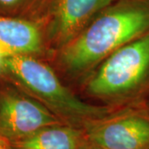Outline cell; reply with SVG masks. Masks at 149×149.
<instances>
[{
  "instance_id": "obj_11",
  "label": "cell",
  "mask_w": 149,
  "mask_h": 149,
  "mask_svg": "<svg viewBox=\"0 0 149 149\" xmlns=\"http://www.w3.org/2000/svg\"><path fill=\"white\" fill-rule=\"evenodd\" d=\"M89 149H107V148H102L100 146H98V145H95V144L91 143V146H90V148Z\"/></svg>"
},
{
  "instance_id": "obj_6",
  "label": "cell",
  "mask_w": 149,
  "mask_h": 149,
  "mask_svg": "<svg viewBox=\"0 0 149 149\" xmlns=\"http://www.w3.org/2000/svg\"><path fill=\"white\" fill-rule=\"evenodd\" d=\"M113 1L53 0L43 27L51 56L76 37Z\"/></svg>"
},
{
  "instance_id": "obj_13",
  "label": "cell",
  "mask_w": 149,
  "mask_h": 149,
  "mask_svg": "<svg viewBox=\"0 0 149 149\" xmlns=\"http://www.w3.org/2000/svg\"><path fill=\"white\" fill-rule=\"evenodd\" d=\"M146 105H147V106H148V109H149V100H148V102H147Z\"/></svg>"
},
{
  "instance_id": "obj_14",
  "label": "cell",
  "mask_w": 149,
  "mask_h": 149,
  "mask_svg": "<svg viewBox=\"0 0 149 149\" xmlns=\"http://www.w3.org/2000/svg\"><path fill=\"white\" fill-rule=\"evenodd\" d=\"M147 149H149V148H147Z\"/></svg>"
},
{
  "instance_id": "obj_8",
  "label": "cell",
  "mask_w": 149,
  "mask_h": 149,
  "mask_svg": "<svg viewBox=\"0 0 149 149\" xmlns=\"http://www.w3.org/2000/svg\"><path fill=\"white\" fill-rule=\"evenodd\" d=\"M91 143L84 128L65 123L46 127L10 142L12 149H89Z\"/></svg>"
},
{
  "instance_id": "obj_2",
  "label": "cell",
  "mask_w": 149,
  "mask_h": 149,
  "mask_svg": "<svg viewBox=\"0 0 149 149\" xmlns=\"http://www.w3.org/2000/svg\"><path fill=\"white\" fill-rule=\"evenodd\" d=\"M0 80L14 85L41 103L62 122L84 128L116 110L85 100L67 87L46 60L8 55L0 65Z\"/></svg>"
},
{
  "instance_id": "obj_12",
  "label": "cell",
  "mask_w": 149,
  "mask_h": 149,
  "mask_svg": "<svg viewBox=\"0 0 149 149\" xmlns=\"http://www.w3.org/2000/svg\"><path fill=\"white\" fill-rule=\"evenodd\" d=\"M6 56H7V55L0 49V65H1V62H2V61H3V59Z\"/></svg>"
},
{
  "instance_id": "obj_4",
  "label": "cell",
  "mask_w": 149,
  "mask_h": 149,
  "mask_svg": "<svg viewBox=\"0 0 149 149\" xmlns=\"http://www.w3.org/2000/svg\"><path fill=\"white\" fill-rule=\"evenodd\" d=\"M92 143L107 149L149 148V109L146 104L123 108L84 128Z\"/></svg>"
},
{
  "instance_id": "obj_7",
  "label": "cell",
  "mask_w": 149,
  "mask_h": 149,
  "mask_svg": "<svg viewBox=\"0 0 149 149\" xmlns=\"http://www.w3.org/2000/svg\"><path fill=\"white\" fill-rule=\"evenodd\" d=\"M0 49L7 56H30L47 61L51 56L41 24L2 15H0Z\"/></svg>"
},
{
  "instance_id": "obj_10",
  "label": "cell",
  "mask_w": 149,
  "mask_h": 149,
  "mask_svg": "<svg viewBox=\"0 0 149 149\" xmlns=\"http://www.w3.org/2000/svg\"><path fill=\"white\" fill-rule=\"evenodd\" d=\"M0 149H12L10 142L0 136Z\"/></svg>"
},
{
  "instance_id": "obj_5",
  "label": "cell",
  "mask_w": 149,
  "mask_h": 149,
  "mask_svg": "<svg viewBox=\"0 0 149 149\" xmlns=\"http://www.w3.org/2000/svg\"><path fill=\"white\" fill-rule=\"evenodd\" d=\"M0 80L1 137L13 142L28 137L42 128L64 123L31 96L14 85Z\"/></svg>"
},
{
  "instance_id": "obj_3",
  "label": "cell",
  "mask_w": 149,
  "mask_h": 149,
  "mask_svg": "<svg viewBox=\"0 0 149 149\" xmlns=\"http://www.w3.org/2000/svg\"><path fill=\"white\" fill-rule=\"evenodd\" d=\"M82 98L120 109L149 100V32L118 49L80 84Z\"/></svg>"
},
{
  "instance_id": "obj_1",
  "label": "cell",
  "mask_w": 149,
  "mask_h": 149,
  "mask_svg": "<svg viewBox=\"0 0 149 149\" xmlns=\"http://www.w3.org/2000/svg\"><path fill=\"white\" fill-rule=\"evenodd\" d=\"M149 32V0H113L49 61L57 74L80 84L103 61Z\"/></svg>"
},
{
  "instance_id": "obj_9",
  "label": "cell",
  "mask_w": 149,
  "mask_h": 149,
  "mask_svg": "<svg viewBox=\"0 0 149 149\" xmlns=\"http://www.w3.org/2000/svg\"><path fill=\"white\" fill-rule=\"evenodd\" d=\"M53 0H0V15L34 22L44 27Z\"/></svg>"
}]
</instances>
